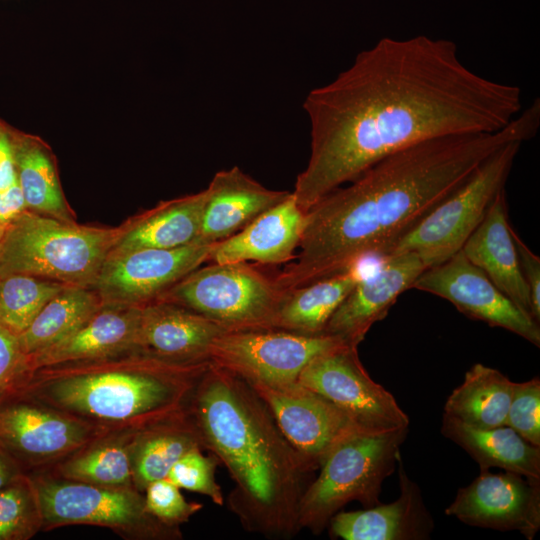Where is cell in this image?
I'll list each match as a JSON object with an SVG mask.
<instances>
[{"instance_id": "8", "label": "cell", "mask_w": 540, "mask_h": 540, "mask_svg": "<svg viewBox=\"0 0 540 540\" xmlns=\"http://www.w3.org/2000/svg\"><path fill=\"white\" fill-rule=\"evenodd\" d=\"M284 292L247 262L196 268L156 300L186 307L227 331L272 330Z\"/></svg>"}, {"instance_id": "14", "label": "cell", "mask_w": 540, "mask_h": 540, "mask_svg": "<svg viewBox=\"0 0 540 540\" xmlns=\"http://www.w3.org/2000/svg\"><path fill=\"white\" fill-rule=\"evenodd\" d=\"M412 288L444 298L469 318L506 329L540 346L539 323L502 293L461 249L425 269Z\"/></svg>"}, {"instance_id": "21", "label": "cell", "mask_w": 540, "mask_h": 540, "mask_svg": "<svg viewBox=\"0 0 540 540\" xmlns=\"http://www.w3.org/2000/svg\"><path fill=\"white\" fill-rule=\"evenodd\" d=\"M290 193L266 188L238 166L216 172L206 188L197 241L213 244L228 238Z\"/></svg>"}, {"instance_id": "39", "label": "cell", "mask_w": 540, "mask_h": 540, "mask_svg": "<svg viewBox=\"0 0 540 540\" xmlns=\"http://www.w3.org/2000/svg\"><path fill=\"white\" fill-rule=\"evenodd\" d=\"M16 179L12 127L0 120V189Z\"/></svg>"}, {"instance_id": "17", "label": "cell", "mask_w": 540, "mask_h": 540, "mask_svg": "<svg viewBox=\"0 0 540 540\" xmlns=\"http://www.w3.org/2000/svg\"><path fill=\"white\" fill-rule=\"evenodd\" d=\"M426 269L421 259L412 253H400L381 258L376 272L363 277L351 290L329 319L324 334L341 338L358 346L372 325L384 319L397 298L412 288Z\"/></svg>"}, {"instance_id": "3", "label": "cell", "mask_w": 540, "mask_h": 540, "mask_svg": "<svg viewBox=\"0 0 540 540\" xmlns=\"http://www.w3.org/2000/svg\"><path fill=\"white\" fill-rule=\"evenodd\" d=\"M190 412L204 449L234 481L227 503L242 526L268 538L295 536L300 501L316 470L288 441L251 384L211 363Z\"/></svg>"}, {"instance_id": "11", "label": "cell", "mask_w": 540, "mask_h": 540, "mask_svg": "<svg viewBox=\"0 0 540 540\" xmlns=\"http://www.w3.org/2000/svg\"><path fill=\"white\" fill-rule=\"evenodd\" d=\"M296 382L329 399L367 431L409 427L394 396L365 370L358 346L343 344L318 355Z\"/></svg>"}, {"instance_id": "28", "label": "cell", "mask_w": 540, "mask_h": 540, "mask_svg": "<svg viewBox=\"0 0 540 540\" xmlns=\"http://www.w3.org/2000/svg\"><path fill=\"white\" fill-rule=\"evenodd\" d=\"M16 178L27 209L75 221L65 200L51 148L39 137L12 128Z\"/></svg>"}, {"instance_id": "6", "label": "cell", "mask_w": 540, "mask_h": 540, "mask_svg": "<svg viewBox=\"0 0 540 540\" xmlns=\"http://www.w3.org/2000/svg\"><path fill=\"white\" fill-rule=\"evenodd\" d=\"M408 431L406 427L361 432L335 447L301 498L300 530L322 533L331 518L352 501L364 508L380 504L382 483L394 472Z\"/></svg>"}, {"instance_id": "16", "label": "cell", "mask_w": 540, "mask_h": 540, "mask_svg": "<svg viewBox=\"0 0 540 540\" xmlns=\"http://www.w3.org/2000/svg\"><path fill=\"white\" fill-rule=\"evenodd\" d=\"M445 514L470 526L516 530L531 540L540 528V482L509 471H480L457 491Z\"/></svg>"}, {"instance_id": "20", "label": "cell", "mask_w": 540, "mask_h": 540, "mask_svg": "<svg viewBox=\"0 0 540 540\" xmlns=\"http://www.w3.org/2000/svg\"><path fill=\"white\" fill-rule=\"evenodd\" d=\"M306 213L292 194L235 234L213 244L209 261L289 263L299 247Z\"/></svg>"}, {"instance_id": "15", "label": "cell", "mask_w": 540, "mask_h": 540, "mask_svg": "<svg viewBox=\"0 0 540 540\" xmlns=\"http://www.w3.org/2000/svg\"><path fill=\"white\" fill-rule=\"evenodd\" d=\"M101 434L97 427L28 397L14 395L0 404V449L18 464L63 456Z\"/></svg>"}, {"instance_id": "40", "label": "cell", "mask_w": 540, "mask_h": 540, "mask_svg": "<svg viewBox=\"0 0 540 540\" xmlns=\"http://www.w3.org/2000/svg\"><path fill=\"white\" fill-rule=\"evenodd\" d=\"M22 475L19 464L5 451L0 449V489Z\"/></svg>"}, {"instance_id": "7", "label": "cell", "mask_w": 540, "mask_h": 540, "mask_svg": "<svg viewBox=\"0 0 540 540\" xmlns=\"http://www.w3.org/2000/svg\"><path fill=\"white\" fill-rule=\"evenodd\" d=\"M522 143L511 141L495 150L385 256L412 253L427 269L458 252L481 223L496 196L504 190Z\"/></svg>"}, {"instance_id": "31", "label": "cell", "mask_w": 540, "mask_h": 540, "mask_svg": "<svg viewBox=\"0 0 540 540\" xmlns=\"http://www.w3.org/2000/svg\"><path fill=\"white\" fill-rule=\"evenodd\" d=\"M65 286L26 274L0 276V327L19 336Z\"/></svg>"}, {"instance_id": "18", "label": "cell", "mask_w": 540, "mask_h": 540, "mask_svg": "<svg viewBox=\"0 0 540 540\" xmlns=\"http://www.w3.org/2000/svg\"><path fill=\"white\" fill-rule=\"evenodd\" d=\"M142 306L102 304L81 327L52 346L26 356L29 372L139 350Z\"/></svg>"}, {"instance_id": "22", "label": "cell", "mask_w": 540, "mask_h": 540, "mask_svg": "<svg viewBox=\"0 0 540 540\" xmlns=\"http://www.w3.org/2000/svg\"><path fill=\"white\" fill-rule=\"evenodd\" d=\"M227 331L181 305L154 300L142 306L139 350L174 361H204L213 340Z\"/></svg>"}, {"instance_id": "1", "label": "cell", "mask_w": 540, "mask_h": 540, "mask_svg": "<svg viewBox=\"0 0 540 540\" xmlns=\"http://www.w3.org/2000/svg\"><path fill=\"white\" fill-rule=\"evenodd\" d=\"M303 108L310 155L292 194L306 213L382 158L444 136L494 132L521 111L519 87L485 78L447 39L382 38Z\"/></svg>"}, {"instance_id": "25", "label": "cell", "mask_w": 540, "mask_h": 540, "mask_svg": "<svg viewBox=\"0 0 540 540\" xmlns=\"http://www.w3.org/2000/svg\"><path fill=\"white\" fill-rule=\"evenodd\" d=\"M441 433L465 450L480 471L497 467L540 482V447L530 444L507 425L476 428L444 414Z\"/></svg>"}, {"instance_id": "30", "label": "cell", "mask_w": 540, "mask_h": 540, "mask_svg": "<svg viewBox=\"0 0 540 540\" xmlns=\"http://www.w3.org/2000/svg\"><path fill=\"white\" fill-rule=\"evenodd\" d=\"M101 305L93 288L65 286L16 337L21 352L30 356L61 341L81 327Z\"/></svg>"}, {"instance_id": "33", "label": "cell", "mask_w": 540, "mask_h": 540, "mask_svg": "<svg viewBox=\"0 0 540 540\" xmlns=\"http://www.w3.org/2000/svg\"><path fill=\"white\" fill-rule=\"evenodd\" d=\"M41 527L39 507L30 479L22 475L0 489V540L27 539Z\"/></svg>"}, {"instance_id": "37", "label": "cell", "mask_w": 540, "mask_h": 540, "mask_svg": "<svg viewBox=\"0 0 540 540\" xmlns=\"http://www.w3.org/2000/svg\"><path fill=\"white\" fill-rule=\"evenodd\" d=\"M520 270L529 288L531 315L539 323L540 320V259L511 228Z\"/></svg>"}, {"instance_id": "9", "label": "cell", "mask_w": 540, "mask_h": 540, "mask_svg": "<svg viewBox=\"0 0 540 540\" xmlns=\"http://www.w3.org/2000/svg\"><path fill=\"white\" fill-rule=\"evenodd\" d=\"M42 527L90 524L135 530L145 536L175 537V526L166 525L145 507L137 488L108 487L73 480H31Z\"/></svg>"}, {"instance_id": "13", "label": "cell", "mask_w": 540, "mask_h": 540, "mask_svg": "<svg viewBox=\"0 0 540 540\" xmlns=\"http://www.w3.org/2000/svg\"><path fill=\"white\" fill-rule=\"evenodd\" d=\"M213 244L108 254L93 289L102 304L143 306L209 261Z\"/></svg>"}, {"instance_id": "23", "label": "cell", "mask_w": 540, "mask_h": 540, "mask_svg": "<svg viewBox=\"0 0 540 540\" xmlns=\"http://www.w3.org/2000/svg\"><path fill=\"white\" fill-rule=\"evenodd\" d=\"M461 250L502 293L531 315L529 288L520 270L508 223L504 190L496 196Z\"/></svg>"}, {"instance_id": "27", "label": "cell", "mask_w": 540, "mask_h": 540, "mask_svg": "<svg viewBox=\"0 0 540 540\" xmlns=\"http://www.w3.org/2000/svg\"><path fill=\"white\" fill-rule=\"evenodd\" d=\"M363 277L357 265L284 293L272 330L324 334L333 313Z\"/></svg>"}, {"instance_id": "42", "label": "cell", "mask_w": 540, "mask_h": 540, "mask_svg": "<svg viewBox=\"0 0 540 540\" xmlns=\"http://www.w3.org/2000/svg\"><path fill=\"white\" fill-rule=\"evenodd\" d=\"M2 233H3V230L0 229V237H1Z\"/></svg>"}, {"instance_id": "34", "label": "cell", "mask_w": 540, "mask_h": 540, "mask_svg": "<svg viewBox=\"0 0 540 540\" xmlns=\"http://www.w3.org/2000/svg\"><path fill=\"white\" fill-rule=\"evenodd\" d=\"M220 464L215 455L206 456L196 448L184 454L169 470L166 479L177 487L203 494L219 506L224 504L221 486L216 481Z\"/></svg>"}, {"instance_id": "32", "label": "cell", "mask_w": 540, "mask_h": 540, "mask_svg": "<svg viewBox=\"0 0 540 540\" xmlns=\"http://www.w3.org/2000/svg\"><path fill=\"white\" fill-rule=\"evenodd\" d=\"M133 434L126 444L103 443L69 459L61 466L60 474L64 479L95 485L132 487L131 441Z\"/></svg>"}, {"instance_id": "4", "label": "cell", "mask_w": 540, "mask_h": 540, "mask_svg": "<svg viewBox=\"0 0 540 540\" xmlns=\"http://www.w3.org/2000/svg\"><path fill=\"white\" fill-rule=\"evenodd\" d=\"M210 364L209 360L174 361L131 351L34 370L16 395L104 433L138 432L187 412Z\"/></svg>"}, {"instance_id": "12", "label": "cell", "mask_w": 540, "mask_h": 540, "mask_svg": "<svg viewBox=\"0 0 540 540\" xmlns=\"http://www.w3.org/2000/svg\"><path fill=\"white\" fill-rule=\"evenodd\" d=\"M249 383L288 441L315 470L340 443L367 431L329 399L297 382Z\"/></svg>"}, {"instance_id": "2", "label": "cell", "mask_w": 540, "mask_h": 540, "mask_svg": "<svg viewBox=\"0 0 540 540\" xmlns=\"http://www.w3.org/2000/svg\"><path fill=\"white\" fill-rule=\"evenodd\" d=\"M539 126L535 99L500 130L429 139L377 161L306 212L299 251L274 277L278 287L286 293L381 259L489 155L530 140Z\"/></svg>"}, {"instance_id": "5", "label": "cell", "mask_w": 540, "mask_h": 540, "mask_svg": "<svg viewBox=\"0 0 540 540\" xmlns=\"http://www.w3.org/2000/svg\"><path fill=\"white\" fill-rule=\"evenodd\" d=\"M119 232L26 210L0 237V276L26 274L93 288Z\"/></svg>"}, {"instance_id": "10", "label": "cell", "mask_w": 540, "mask_h": 540, "mask_svg": "<svg viewBox=\"0 0 540 540\" xmlns=\"http://www.w3.org/2000/svg\"><path fill=\"white\" fill-rule=\"evenodd\" d=\"M343 344L347 343L329 334L225 331L213 340L208 359L248 382L286 385L295 383L315 357Z\"/></svg>"}, {"instance_id": "24", "label": "cell", "mask_w": 540, "mask_h": 540, "mask_svg": "<svg viewBox=\"0 0 540 540\" xmlns=\"http://www.w3.org/2000/svg\"><path fill=\"white\" fill-rule=\"evenodd\" d=\"M206 189L163 201L120 227L109 254L158 248L172 249L198 240Z\"/></svg>"}, {"instance_id": "19", "label": "cell", "mask_w": 540, "mask_h": 540, "mask_svg": "<svg viewBox=\"0 0 540 540\" xmlns=\"http://www.w3.org/2000/svg\"><path fill=\"white\" fill-rule=\"evenodd\" d=\"M399 497L388 504L338 512L328 526L332 538L344 540H423L434 529L418 485L405 472L399 455Z\"/></svg>"}, {"instance_id": "26", "label": "cell", "mask_w": 540, "mask_h": 540, "mask_svg": "<svg viewBox=\"0 0 540 540\" xmlns=\"http://www.w3.org/2000/svg\"><path fill=\"white\" fill-rule=\"evenodd\" d=\"M204 449L196 422L190 412L158 422L138 432L131 441L133 484L137 490L163 479L187 452Z\"/></svg>"}, {"instance_id": "29", "label": "cell", "mask_w": 540, "mask_h": 540, "mask_svg": "<svg viewBox=\"0 0 540 540\" xmlns=\"http://www.w3.org/2000/svg\"><path fill=\"white\" fill-rule=\"evenodd\" d=\"M513 382L499 370L476 363L448 396L444 414L476 428L506 425Z\"/></svg>"}, {"instance_id": "36", "label": "cell", "mask_w": 540, "mask_h": 540, "mask_svg": "<svg viewBox=\"0 0 540 540\" xmlns=\"http://www.w3.org/2000/svg\"><path fill=\"white\" fill-rule=\"evenodd\" d=\"M144 497L147 512L160 522L177 526L202 509V504L187 502L180 488L166 478L151 482Z\"/></svg>"}, {"instance_id": "38", "label": "cell", "mask_w": 540, "mask_h": 540, "mask_svg": "<svg viewBox=\"0 0 540 540\" xmlns=\"http://www.w3.org/2000/svg\"><path fill=\"white\" fill-rule=\"evenodd\" d=\"M27 209V205L17 179L0 189V229H4Z\"/></svg>"}, {"instance_id": "41", "label": "cell", "mask_w": 540, "mask_h": 540, "mask_svg": "<svg viewBox=\"0 0 540 540\" xmlns=\"http://www.w3.org/2000/svg\"><path fill=\"white\" fill-rule=\"evenodd\" d=\"M5 400H7V398L0 394V404Z\"/></svg>"}, {"instance_id": "35", "label": "cell", "mask_w": 540, "mask_h": 540, "mask_svg": "<svg viewBox=\"0 0 540 540\" xmlns=\"http://www.w3.org/2000/svg\"><path fill=\"white\" fill-rule=\"evenodd\" d=\"M506 425L524 440L540 447V379L513 382Z\"/></svg>"}]
</instances>
